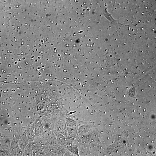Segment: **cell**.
<instances>
[{
    "instance_id": "cell-3",
    "label": "cell",
    "mask_w": 156,
    "mask_h": 156,
    "mask_svg": "<svg viewBox=\"0 0 156 156\" xmlns=\"http://www.w3.org/2000/svg\"><path fill=\"white\" fill-rule=\"evenodd\" d=\"M69 149L71 152L77 155H78V149L75 146H68Z\"/></svg>"
},
{
    "instance_id": "cell-1",
    "label": "cell",
    "mask_w": 156,
    "mask_h": 156,
    "mask_svg": "<svg viewBox=\"0 0 156 156\" xmlns=\"http://www.w3.org/2000/svg\"><path fill=\"white\" fill-rule=\"evenodd\" d=\"M57 137L58 142L59 144L61 145L64 146L66 145L67 143V140L65 136L61 134H58Z\"/></svg>"
},
{
    "instance_id": "cell-2",
    "label": "cell",
    "mask_w": 156,
    "mask_h": 156,
    "mask_svg": "<svg viewBox=\"0 0 156 156\" xmlns=\"http://www.w3.org/2000/svg\"><path fill=\"white\" fill-rule=\"evenodd\" d=\"M69 135L71 137H75L77 134V129L76 127H69L67 129Z\"/></svg>"
},
{
    "instance_id": "cell-4",
    "label": "cell",
    "mask_w": 156,
    "mask_h": 156,
    "mask_svg": "<svg viewBox=\"0 0 156 156\" xmlns=\"http://www.w3.org/2000/svg\"><path fill=\"white\" fill-rule=\"evenodd\" d=\"M66 122L67 126L69 127H73L76 124L74 120L69 118L66 119Z\"/></svg>"
}]
</instances>
